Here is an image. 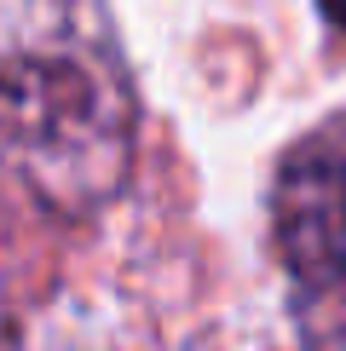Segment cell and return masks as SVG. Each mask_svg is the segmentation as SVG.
<instances>
[{"instance_id":"cell-1","label":"cell","mask_w":346,"mask_h":351,"mask_svg":"<svg viewBox=\"0 0 346 351\" xmlns=\"http://www.w3.org/2000/svg\"><path fill=\"white\" fill-rule=\"evenodd\" d=\"M139 98L104 0H0V196L86 219L122 196Z\"/></svg>"},{"instance_id":"cell-2","label":"cell","mask_w":346,"mask_h":351,"mask_svg":"<svg viewBox=\"0 0 346 351\" xmlns=\"http://www.w3.org/2000/svg\"><path fill=\"white\" fill-rule=\"evenodd\" d=\"M271 230L306 300L346 311V115L288 150L271 190Z\"/></svg>"},{"instance_id":"cell-3","label":"cell","mask_w":346,"mask_h":351,"mask_svg":"<svg viewBox=\"0 0 346 351\" xmlns=\"http://www.w3.org/2000/svg\"><path fill=\"white\" fill-rule=\"evenodd\" d=\"M317 6H323V18H329V23H335L341 35H346V0H317Z\"/></svg>"}]
</instances>
